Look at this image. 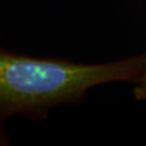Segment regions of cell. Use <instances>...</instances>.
I'll use <instances>...</instances> for the list:
<instances>
[{
  "instance_id": "cell-1",
  "label": "cell",
  "mask_w": 146,
  "mask_h": 146,
  "mask_svg": "<svg viewBox=\"0 0 146 146\" xmlns=\"http://www.w3.org/2000/svg\"><path fill=\"white\" fill-rule=\"evenodd\" d=\"M142 58L106 64H76L0 50V106L25 111L80 98L99 84L134 78Z\"/></svg>"
},
{
  "instance_id": "cell-2",
  "label": "cell",
  "mask_w": 146,
  "mask_h": 146,
  "mask_svg": "<svg viewBox=\"0 0 146 146\" xmlns=\"http://www.w3.org/2000/svg\"><path fill=\"white\" fill-rule=\"evenodd\" d=\"M134 96L136 100H146V61H145V68L142 74L141 78L139 79V84L134 89Z\"/></svg>"
}]
</instances>
